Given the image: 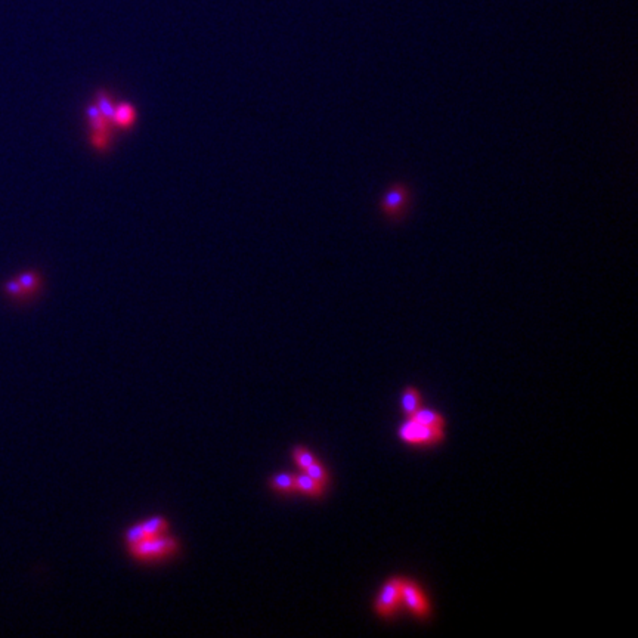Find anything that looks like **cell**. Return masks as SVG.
I'll return each instance as SVG.
<instances>
[{"label": "cell", "mask_w": 638, "mask_h": 638, "mask_svg": "<svg viewBox=\"0 0 638 638\" xmlns=\"http://www.w3.org/2000/svg\"><path fill=\"white\" fill-rule=\"evenodd\" d=\"M403 582L405 576L394 575L380 586L373 601V610L377 618L391 621L403 610Z\"/></svg>", "instance_id": "cell-1"}, {"label": "cell", "mask_w": 638, "mask_h": 638, "mask_svg": "<svg viewBox=\"0 0 638 638\" xmlns=\"http://www.w3.org/2000/svg\"><path fill=\"white\" fill-rule=\"evenodd\" d=\"M398 436L402 442L411 446L435 448L445 440L446 432L444 427L427 426L411 419H405L398 428Z\"/></svg>", "instance_id": "cell-2"}, {"label": "cell", "mask_w": 638, "mask_h": 638, "mask_svg": "<svg viewBox=\"0 0 638 638\" xmlns=\"http://www.w3.org/2000/svg\"><path fill=\"white\" fill-rule=\"evenodd\" d=\"M129 551L132 557L139 561H157L175 556L179 551V541L166 534L146 536L143 541L130 545Z\"/></svg>", "instance_id": "cell-3"}, {"label": "cell", "mask_w": 638, "mask_h": 638, "mask_svg": "<svg viewBox=\"0 0 638 638\" xmlns=\"http://www.w3.org/2000/svg\"><path fill=\"white\" fill-rule=\"evenodd\" d=\"M403 609H407L414 618L421 622L430 621L433 615L430 597H428L423 585L412 578H407V576H405L403 582Z\"/></svg>", "instance_id": "cell-4"}, {"label": "cell", "mask_w": 638, "mask_h": 638, "mask_svg": "<svg viewBox=\"0 0 638 638\" xmlns=\"http://www.w3.org/2000/svg\"><path fill=\"white\" fill-rule=\"evenodd\" d=\"M410 205V188L405 183L399 182L391 185L380 203V212L387 219L395 222L400 220L408 210Z\"/></svg>", "instance_id": "cell-5"}, {"label": "cell", "mask_w": 638, "mask_h": 638, "mask_svg": "<svg viewBox=\"0 0 638 638\" xmlns=\"http://www.w3.org/2000/svg\"><path fill=\"white\" fill-rule=\"evenodd\" d=\"M42 287V277L38 271H27L12 281H9L5 286L6 294L14 299L26 300L27 297H33L39 293Z\"/></svg>", "instance_id": "cell-6"}, {"label": "cell", "mask_w": 638, "mask_h": 638, "mask_svg": "<svg viewBox=\"0 0 638 638\" xmlns=\"http://www.w3.org/2000/svg\"><path fill=\"white\" fill-rule=\"evenodd\" d=\"M137 120H138V111L132 102L121 101L118 104H114L111 123L116 130L129 132L134 126Z\"/></svg>", "instance_id": "cell-7"}, {"label": "cell", "mask_w": 638, "mask_h": 638, "mask_svg": "<svg viewBox=\"0 0 638 638\" xmlns=\"http://www.w3.org/2000/svg\"><path fill=\"white\" fill-rule=\"evenodd\" d=\"M423 407V395L419 387L405 386L400 396V412L403 419H411V417Z\"/></svg>", "instance_id": "cell-8"}, {"label": "cell", "mask_w": 638, "mask_h": 638, "mask_svg": "<svg viewBox=\"0 0 638 638\" xmlns=\"http://www.w3.org/2000/svg\"><path fill=\"white\" fill-rule=\"evenodd\" d=\"M296 489H297V494H303L311 498L321 499L325 495L327 486L313 481L312 477H309L308 474L302 472V473H296Z\"/></svg>", "instance_id": "cell-9"}, {"label": "cell", "mask_w": 638, "mask_h": 638, "mask_svg": "<svg viewBox=\"0 0 638 638\" xmlns=\"http://www.w3.org/2000/svg\"><path fill=\"white\" fill-rule=\"evenodd\" d=\"M269 488L278 494H297L296 489V474L294 473H278L269 477Z\"/></svg>", "instance_id": "cell-10"}, {"label": "cell", "mask_w": 638, "mask_h": 638, "mask_svg": "<svg viewBox=\"0 0 638 638\" xmlns=\"http://www.w3.org/2000/svg\"><path fill=\"white\" fill-rule=\"evenodd\" d=\"M411 420L419 421V423H421V424H427V426H435V427H444V428H446V420H445V417L442 415L439 411L430 410V408H424V407H421L419 411H417V412L411 417Z\"/></svg>", "instance_id": "cell-11"}, {"label": "cell", "mask_w": 638, "mask_h": 638, "mask_svg": "<svg viewBox=\"0 0 638 638\" xmlns=\"http://www.w3.org/2000/svg\"><path fill=\"white\" fill-rule=\"evenodd\" d=\"M142 527L146 534V536H157V535H163L169 531V522L163 516H154L146 519L142 522Z\"/></svg>", "instance_id": "cell-12"}, {"label": "cell", "mask_w": 638, "mask_h": 638, "mask_svg": "<svg viewBox=\"0 0 638 638\" xmlns=\"http://www.w3.org/2000/svg\"><path fill=\"white\" fill-rule=\"evenodd\" d=\"M93 102L96 104V107L100 108V111L107 117L111 120V116H113V109H114V102H113V98H111V93H109L107 89H100L96 92L95 98H93Z\"/></svg>", "instance_id": "cell-13"}, {"label": "cell", "mask_w": 638, "mask_h": 638, "mask_svg": "<svg viewBox=\"0 0 638 638\" xmlns=\"http://www.w3.org/2000/svg\"><path fill=\"white\" fill-rule=\"evenodd\" d=\"M303 473H306L309 477H312L313 481L319 482V483L324 485V486H328L329 482H331V477H329L328 469H327L325 465H324L321 461H319V460H316L313 464H311L308 469H304Z\"/></svg>", "instance_id": "cell-14"}, {"label": "cell", "mask_w": 638, "mask_h": 638, "mask_svg": "<svg viewBox=\"0 0 638 638\" xmlns=\"http://www.w3.org/2000/svg\"><path fill=\"white\" fill-rule=\"evenodd\" d=\"M293 460L296 461V464L299 465V467L303 472L304 469H308L311 464H313L318 458L306 446L297 445V446L293 448Z\"/></svg>", "instance_id": "cell-15"}, {"label": "cell", "mask_w": 638, "mask_h": 638, "mask_svg": "<svg viewBox=\"0 0 638 638\" xmlns=\"http://www.w3.org/2000/svg\"><path fill=\"white\" fill-rule=\"evenodd\" d=\"M145 538H146V534H145V531H143L142 523H138V524L130 526L129 529L126 531V534H125V541H126L127 547L134 545V544H138V543L143 541Z\"/></svg>", "instance_id": "cell-16"}]
</instances>
